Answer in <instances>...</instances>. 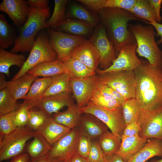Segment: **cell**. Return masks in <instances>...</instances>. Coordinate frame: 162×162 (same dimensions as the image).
I'll use <instances>...</instances> for the list:
<instances>
[{
  "label": "cell",
  "mask_w": 162,
  "mask_h": 162,
  "mask_svg": "<svg viewBox=\"0 0 162 162\" xmlns=\"http://www.w3.org/2000/svg\"><path fill=\"white\" fill-rule=\"evenodd\" d=\"M136 81V98L142 109L162 108V68L142 60L134 70Z\"/></svg>",
  "instance_id": "1"
},
{
  "label": "cell",
  "mask_w": 162,
  "mask_h": 162,
  "mask_svg": "<svg viewBox=\"0 0 162 162\" xmlns=\"http://www.w3.org/2000/svg\"><path fill=\"white\" fill-rule=\"evenodd\" d=\"M98 13L101 24L106 28L108 37L114 45L117 56L123 46L136 43L129 29L128 22L131 20H142L131 12L118 8H104Z\"/></svg>",
  "instance_id": "2"
},
{
  "label": "cell",
  "mask_w": 162,
  "mask_h": 162,
  "mask_svg": "<svg viewBox=\"0 0 162 162\" xmlns=\"http://www.w3.org/2000/svg\"><path fill=\"white\" fill-rule=\"evenodd\" d=\"M30 7L29 16L25 24L19 28L11 52H30L38 33L46 28V22L50 16V7L44 9Z\"/></svg>",
  "instance_id": "3"
},
{
  "label": "cell",
  "mask_w": 162,
  "mask_h": 162,
  "mask_svg": "<svg viewBox=\"0 0 162 162\" xmlns=\"http://www.w3.org/2000/svg\"><path fill=\"white\" fill-rule=\"evenodd\" d=\"M137 44L136 52L145 58L151 65L162 68V51L155 40L154 28L151 25L128 24Z\"/></svg>",
  "instance_id": "4"
},
{
  "label": "cell",
  "mask_w": 162,
  "mask_h": 162,
  "mask_svg": "<svg viewBox=\"0 0 162 162\" xmlns=\"http://www.w3.org/2000/svg\"><path fill=\"white\" fill-rule=\"evenodd\" d=\"M57 55L51 47L47 32L40 31L38 34L30 54L18 73L12 80L18 79L35 66L43 62L57 59Z\"/></svg>",
  "instance_id": "5"
},
{
  "label": "cell",
  "mask_w": 162,
  "mask_h": 162,
  "mask_svg": "<svg viewBox=\"0 0 162 162\" xmlns=\"http://www.w3.org/2000/svg\"><path fill=\"white\" fill-rule=\"evenodd\" d=\"M38 131L28 127L18 128L10 134L0 137V161L12 158L22 153L27 142Z\"/></svg>",
  "instance_id": "6"
},
{
  "label": "cell",
  "mask_w": 162,
  "mask_h": 162,
  "mask_svg": "<svg viewBox=\"0 0 162 162\" xmlns=\"http://www.w3.org/2000/svg\"><path fill=\"white\" fill-rule=\"evenodd\" d=\"M98 75L99 83L111 87L126 100L136 98V81L134 70H122Z\"/></svg>",
  "instance_id": "7"
},
{
  "label": "cell",
  "mask_w": 162,
  "mask_h": 162,
  "mask_svg": "<svg viewBox=\"0 0 162 162\" xmlns=\"http://www.w3.org/2000/svg\"><path fill=\"white\" fill-rule=\"evenodd\" d=\"M79 109L82 114H90L96 117L105 124L114 135L122 137L126 126L122 106L111 110L95 106L88 102L85 106Z\"/></svg>",
  "instance_id": "8"
},
{
  "label": "cell",
  "mask_w": 162,
  "mask_h": 162,
  "mask_svg": "<svg viewBox=\"0 0 162 162\" xmlns=\"http://www.w3.org/2000/svg\"><path fill=\"white\" fill-rule=\"evenodd\" d=\"M46 32L50 44L57 55V59L63 62L70 57L75 48L85 39L83 36H76L50 28Z\"/></svg>",
  "instance_id": "9"
},
{
  "label": "cell",
  "mask_w": 162,
  "mask_h": 162,
  "mask_svg": "<svg viewBox=\"0 0 162 162\" xmlns=\"http://www.w3.org/2000/svg\"><path fill=\"white\" fill-rule=\"evenodd\" d=\"M88 40L99 52L100 69L108 68L116 59L117 55L114 45L109 39L106 29L102 24L96 29Z\"/></svg>",
  "instance_id": "10"
},
{
  "label": "cell",
  "mask_w": 162,
  "mask_h": 162,
  "mask_svg": "<svg viewBox=\"0 0 162 162\" xmlns=\"http://www.w3.org/2000/svg\"><path fill=\"white\" fill-rule=\"evenodd\" d=\"M138 123L140 128V137L162 141V108L152 110L142 109Z\"/></svg>",
  "instance_id": "11"
},
{
  "label": "cell",
  "mask_w": 162,
  "mask_h": 162,
  "mask_svg": "<svg viewBox=\"0 0 162 162\" xmlns=\"http://www.w3.org/2000/svg\"><path fill=\"white\" fill-rule=\"evenodd\" d=\"M136 43L128 44L120 49L116 59L108 68L104 70L98 68L96 71L98 75L122 70H134L141 63L142 60L136 54Z\"/></svg>",
  "instance_id": "12"
},
{
  "label": "cell",
  "mask_w": 162,
  "mask_h": 162,
  "mask_svg": "<svg viewBox=\"0 0 162 162\" xmlns=\"http://www.w3.org/2000/svg\"><path fill=\"white\" fill-rule=\"evenodd\" d=\"M99 75L76 78H70V85L72 92L79 108L85 106L97 89Z\"/></svg>",
  "instance_id": "13"
},
{
  "label": "cell",
  "mask_w": 162,
  "mask_h": 162,
  "mask_svg": "<svg viewBox=\"0 0 162 162\" xmlns=\"http://www.w3.org/2000/svg\"><path fill=\"white\" fill-rule=\"evenodd\" d=\"M80 135L78 127L70 129L52 146L48 156L65 161L76 152Z\"/></svg>",
  "instance_id": "14"
},
{
  "label": "cell",
  "mask_w": 162,
  "mask_h": 162,
  "mask_svg": "<svg viewBox=\"0 0 162 162\" xmlns=\"http://www.w3.org/2000/svg\"><path fill=\"white\" fill-rule=\"evenodd\" d=\"M0 10L7 14L19 28L28 19L31 8L25 0H3L0 4Z\"/></svg>",
  "instance_id": "15"
},
{
  "label": "cell",
  "mask_w": 162,
  "mask_h": 162,
  "mask_svg": "<svg viewBox=\"0 0 162 162\" xmlns=\"http://www.w3.org/2000/svg\"><path fill=\"white\" fill-rule=\"evenodd\" d=\"M37 78V77L27 73L16 80L7 81L4 74H0V87L7 88L13 98L17 101L19 99H23Z\"/></svg>",
  "instance_id": "16"
},
{
  "label": "cell",
  "mask_w": 162,
  "mask_h": 162,
  "mask_svg": "<svg viewBox=\"0 0 162 162\" xmlns=\"http://www.w3.org/2000/svg\"><path fill=\"white\" fill-rule=\"evenodd\" d=\"M70 57L79 60L94 71L98 68L99 54L96 48L88 40H85L77 46L72 53Z\"/></svg>",
  "instance_id": "17"
},
{
  "label": "cell",
  "mask_w": 162,
  "mask_h": 162,
  "mask_svg": "<svg viewBox=\"0 0 162 162\" xmlns=\"http://www.w3.org/2000/svg\"><path fill=\"white\" fill-rule=\"evenodd\" d=\"M70 94H62L48 96L41 98L33 104L32 109L36 107L51 116L53 113H57L65 106L73 104Z\"/></svg>",
  "instance_id": "18"
},
{
  "label": "cell",
  "mask_w": 162,
  "mask_h": 162,
  "mask_svg": "<svg viewBox=\"0 0 162 162\" xmlns=\"http://www.w3.org/2000/svg\"><path fill=\"white\" fill-rule=\"evenodd\" d=\"M78 128L80 134L92 140H95L108 131V127L94 115L84 113L81 116Z\"/></svg>",
  "instance_id": "19"
},
{
  "label": "cell",
  "mask_w": 162,
  "mask_h": 162,
  "mask_svg": "<svg viewBox=\"0 0 162 162\" xmlns=\"http://www.w3.org/2000/svg\"><path fill=\"white\" fill-rule=\"evenodd\" d=\"M50 145L38 132L33 137L32 141L26 145V151L31 162L38 161L48 157L52 148Z\"/></svg>",
  "instance_id": "20"
},
{
  "label": "cell",
  "mask_w": 162,
  "mask_h": 162,
  "mask_svg": "<svg viewBox=\"0 0 162 162\" xmlns=\"http://www.w3.org/2000/svg\"><path fill=\"white\" fill-rule=\"evenodd\" d=\"M155 156L162 157V141L156 138L148 139L144 146L127 162H146Z\"/></svg>",
  "instance_id": "21"
},
{
  "label": "cell",
  "mask_w": 162,
  "mask_h": 162,
  "mask_svg": "<svg viewBox=\"0 0 162 162\" xmlns=\"http://www.w3.org/2000/svg\"><path fill=\"white\" fill-rule=\"evenodd\" d=\"M148 140L139 135L122 139L120 148L116 154L120 156L124 162H127L144 146Z\"/></svg>",
  "instance_id": "22"
},
{
  "label": "cell",
  "mask_w": 162,
  "mask_h": 162,
  "mask_svg": "<svg viewBox=\"0 0 162 162\" xmlns=\"http://www.w3.org/2000/svg\"><path fill=\"white\" fill-rule=\"evenodd\" d=\"M70 129L55 122L50 117L38 132L52 146Z\"/></svg>",
  "instance_id": "23"
},
{
  "label": "cell",
  "mask_w": 162,
  "mask_h": 162,
  "mask_svg": "<svg viewBox=\"0 0 162 162\" xmlns=\"http://www.w3.org/2000/svg\"><path fill=\"white\" fill-rule=\"evenodd\" d=\"M66 73L62 62L56 60L41 63L32 68L28 72L33 76L37 77H52L58 74Z\"/></svg>",
  "instance_id": "24"
},
{
  "label": "cell",
  "mask_w": 162,
  "mask_h": 162,
  "mask_svg": "<svg viewBox=\"0 0 162 162\" xmlns=\"http://www.w3.org/2000/svg\"><path fill=\"white\" fill-rule=\"evenodd\" d=\"M68 107L65 111L56 113L52 117L56 122L71 129L78 127L82 114L76 104Z\"/></svg>",
  "instance_id": "25"
},
{
  "label": "cell",
  "mask_w": 162,
  "mask_h": 162,
  "mask_svg": "<svg viewBox=\"0 0 162 162\" xmlns=\"http://www.w3.org/2000/svg\"><path fill=\"white\" fill-rule=\"evenodd\" d=\"M52 77L51 82L43 95L45 97L72 92L70 85L71 77L67 73H62Z\"/></svg>",
  "instance_id": "26"
},
{
  "label": "cell",
  "mask_w": 162,
  "mask_h": 162,
  "mask_svg": "<svg viewBox=\"0 0 162 162\" xmlns=\"http://www.w3.org/2000/svg\"><path fill=\"white\" fill-rule=\"evenodd\" d=\"M52 80V77L37 78L32 84L27 94L23 98V102L28 104L32 109V105L42 98Z\"/></svg>",
  "instance_id": "27"
},
{
  "label": "cell",
  "mask_w": 162,
  "mask_h": 162,
  "mask_svg": "<svg viewBox=\"0 0 162 162\" xmlns=\"http://www.w3.org/2000/svg\"><path fill=\"white\" fill-rule=\"evenodd\" d=\"M66 73L71 78H82L96 74V72L87 67L79 60L70 57L62 62Z\"/></svg>",
  "instance_id": "28"
},
{
  "label": "cell",
  "mask_w": 162,
  "mask_h": 162,
  "mask_svg": "<svg viewBox=\"0 0 162 162\" xmlns=\"http://www.w3.org/2000/svg\"><path fill=\"white\" fill-rule=\"evenodd\" d=\"M93 28L89 25L81 21L67 19L54 30L73 35L82 36L90 34Z\"/></svg>",
  "instance_id": "29"
},
{
  "label": "cell",
  "mask_w": 162,
  "mask_h": 162,
  "mask_svg": "<svg viewBox=\"0 0 162 162\" xmlns=\"http://www.w3.org/2000/svg\"><path fill=\"white\" fill-rule=\"evenodd\" d=\"M26 60L23 55L12 53L0 48V72L9 76V69L12 66L21 68Z\"/></svg>",
  "instance_id": "30"
},
{
  "label": "cell",
  "mask_w": 162,
  "mask_h": 162,
  "mask_svg": "<svg viewBox=\"0 0 162 162\" xmlns=\"http://www.w3.org/2000/svg\"><path fill=\"white\" fill-rule=\"evenodd\" d=\"M98 140L100 147L106 156L116 154L122 142L121 137L117 136L108 130Z\"/></svg>",
  "instance_id": "31"
},
{
  "label": "cell",
  "mask_w": 162,
  "mask_h": 162,
  "mask_svg": "<svg viewBox=\"0 0 162 162\" xmlns=\"http://www.w3.org/2000/svg\"><path fill=\"white\" fill-rule=\"evenodd\" d=\"M17 35L15 29L0 14V48L7 49L14 44Z\"/></svg>",
  "instance_id": "32"
},
{
  "label": "cell",
  "mask_w": 162,
  "mask_h": 162,
  "mask_svg": "<svg viewBox=\"0 0 162 162\" xmlns=\"http://www.w3.org/2000/svg\"><path fill=\"white\" fill-rule=\"evenodd\" d=\"M122 106L126 126L132 123L138 122L142 109L135 98L126 100L122 103Z\"/></svg>",
  "instance_id": "33"
},
{
  "label": "cell",
  "mask_w": 162,
  "mask_h": 162,
  "mask_svg": "<svg viewBox=\"0 0 162 162\" xmlns=\"http://www.w3.org/2000/svg\"><path fill=\"white\" fill-rule=\"evenodd\" d=\"M54 2V7L52 14L46 22L47 28L54 30L67 19L65 12L68 1L55 0Z\"/></svg>",
  "instance_id": "34"
},
{
  "label": "cell",
  "mask_w": 162,
  "mask_h": 162,
  "mask_svg": "<svg viewBox=\"0 0 162 162\" xmlns=\"http://www.w3.org/2000/svg\"><path fill=\"white\" fill-rule=\"evenodd\" d=\"M130 12L143 22H156L155 14L148 0H137Z\"/></svg>",
  "instance_id": "35"
},
{
  "label": "cell",
  "mask_w": 162,
  "mask_h": 162,
  "mask_svg": "<svg viewBox=\"0 0 162 162\" xmlns=\"http://www.w3.org/2000/svg\"><path fill=\"white\" fill-rule=\"evenodd\" d=\"M68 16L75 18L94 28L98 22L97 17L81 6L73 4L70 7Z\"/></svg>",
  "instance_id": "36"
},
{
  "label": "cell",
  "mask_w": 162,
  "mask_h": 162,
  "mask_svg": "<svg viewBox=\"0 0 162 162\" xmlns=\"http://www.w3.org/2000/svg\"><path fill=\"white\" fill-rule=\"evenodd\" d=\"M20 105L7 88L0 87V116L16 111Z\"/></svg>",
  "instance_id": "37"
},
{
  "label": "cell",
  "mask_w": 162,
  "mask_h": 162,
  "mask_svg": "<svg viewBox=\"0 0 162 162\" xmlns=\"http://www.w3.org/2000/svg\"><path fill=\"white\" fill-rule=\"evenodd\" d=\"M50 117L42 111L31 109L28 113V121L27 126L33 131H38Z\"/></svg>",
  "instance_id": "38"
},
{
  "label": "cell",
  "mask_w": 162,
  "mask_h": 162,
  "mask_svg": "<svg viewBox=\"0 0 162 162\" xmlns=\"http://www.w3.org/2000/svg\"><path fill=\"white\" fill-rule=\"evenodd\" d=\"M88 102L95 106L111 110L121 107L122 104L118 100L103 94L97 90Z\"/></svg>",
  "instance_id": "39"
},
{
  "label": "cell",
  "mask_w": 162,
  "mask_h": 162,
  "mask_svg": "<svg viewBox=\"0 0 162 162\" xmlns=\"http://www.w3.org/2000/svg\"><path fill=\"white\" fill-rule=\"evenodd\" d=\"M16 111L0 116V137L10 134L17 128L14 120Z\"/></svg>",
  "instance_id": "40"
},
{
  "label": "cell",
  "mask_w": 162,
  "mask_h": 162,
  "mask_svg": "<svg viewBox=\"0 0 162 162\" xmlns=\"http://www.w3.org/2000/svg\"><path fill=\"white\" fill-rule=\"evenodd\" d=\"M32 109L27 104L23 102L16 110L14 120L17 128L27 126L28 121V113Z\"/></svg>",
  "instance_id": "41"
},
{
  "label": "cell",
  "mask_w": 162,
  "mask_h": 162,
  "mask_svg": "<svg viewBox=\"0 0 162 162\" xmlns=\"http://www.w3.org/2000/svg\"><path fill=\"white\" fill-rule=\"evenodd\" d=\"M106 155L97 140H92L88 159L90 162H104Z\"/></svg>",
  "instance_id": "42"
},
{
  "label": "cell",
  "mask_w": 162,
  "mask_h": 162,
  "mask_svg": "<svg viewBox=\"0 0 162 162\" xmlns=\"http://www.w3.org/2000/svg\"><path fill=\"white\" fill-rule=\"evenodd\" d=\"M92 140L86 136L80 134L77 152L81 156L88 158Z\"/></svg>",
  "instance_id": "43"
},
{
  "label": "cell",
  "mask_w": 162,
  "mask_h": 162,
  "mask_svg": "<svg viewBox=\"0 0 162 162\" xmlns=\"http://www.w3.org/2000/svg\"><path fill=\"white\" fill-rule=\"evenodd\" d=\"M137 0H107L104 8H118L130 12Z\"/></svg>",
  "instance_id": "44"
},
{
  "label": "cell",
  "mask_w": 162,
  "mask_h": 162,
  "mask_svg": "<svg viewBox=\"0 0 162 162\" xmlns=\"http://www.w3.org/2000/svg\"><path fill=\"white\" fill-rule=\"evenodd\" d=\"M97 90L103 94L118 100L122 103L126 100L120 94L111 87L99 82Z\"/></svg>",
  "instance_id": "45"
},
{
  "label": "cell",
  "mask_w": 162,
  "mask_h": 162,
  "mask_svg": "<svg viewBox=\"0 0 162 162\" xmlns=\"http://www.w3.org/2000/svg\"><path fill=\"white\" fill-rule=\"evenodd\" d=\"M91 10L98 13L104 8L107 0H78Z\"/></svg>",
  "instance_id": "46"
},
{
  "label": "cell",
  "mask_w": 162,
  "mask_h": 162,
  "mask_svg": "<svg viewBox=\"0 0 162 162\" xmlns=\"http://www.w3.org/2000/svg\"><path fill=\"white\" fill-rule=\"evenodd\" d=\"M140 127L136 122H134L126 126L122 136V139L139 135Z\"/></svg>",
  "instance_id": "47"
},
{
  "label": "cell",
  "mask_w": 162,
  "mask_h": 162,
  "mask_svg": "<svg viewBox=\"0 0 162 162\" xmlns=\"http://www.w3.org/2000/svg\"><path fill=\"white\" fill-rule=\"evenodd\" d=\"M148 1L155 14L156 22L160 23L162 20L160 14L162 0H148Z\"/></svg>",
  "instance_id": "48"
},
{
  "label": "cell",
  "mask_w": 162,
  "mask_h": 162,
  "mask_svg": "<svg viewBox=\"0 0 162 162\" xmlns=\"http://www.w3.org/2000/svg\"><path fill=\"white\" fill-rule=\"evenodd\" d=\"M27 1L30 7L38 9H44L49 7V1L48 0H28Z\"/></svg>",
  "instance_id": "49"
},
{
  "label": "cell",
  "mask_w": 162,
  "mask_h": 162,
  "mask_svg": "<svg viewBox=\"0 0 162 162\" xmlns=\"http://www.w3.org/2000/svg\"><path fill=\"white\" fill-rule=\"evenodd\" d=\"M144 22L146 23L152 25L156 31L157 36L160 37V39L156 42L157 45H158L162 43V24L156 21L149 22L145 21Z\"/></svg>",
  "instance_id": "50"
},
{
  "label": "cell",
  "mask_w": 162,
  "mask_h": 162,
  "mask_svg": "<svg viewBox=\"0 0 162 162\" xmlns=\"http://www.w3.org/2000/svg\"><path fill=\"white\" fill-rule=\"evenodd\" d=\"M30 159L28 153H22L12 158L10 162H29Z\"/></svg>",
  "instance_id": "51"
},
{
  "label": "cell",
  "mask_w": 162,
  "mask_h": 162,
  "mask_svg": "<svg viewBox=\"0 0 162 162\" xmlns=\"http://www.w3.org/2000/svg\"><path fill=\"white\" fill-rule=\"evenodd\" d=\"M104 162H124L122 158L116 154L110 156L106 155Z\"/></svg>",
  "instance_id": "52"
},
{
  "label": "cell",
  "mask_w": 162,
  "mask_h": 162,
  "mask_svg": "<svg viewBox=\"0 0 162 162\" xmlns=\"http://www.w3.org/2000/svg\"><path fill=\"white\" fill-rule=\"evenodd\" d=\"M70 161V162H90L87 158L81 156L77 152L72 157Z\"/></svg>",
  "instance_id": "53"
},
{
  "label": "cell",
  "mask_w": 162,
  "mask_h": 162,
  "mask_svg": "<svg viewBox=\"0 0 162 162\" xmlns=\"http://www.w3.org/2000/svg\"><path fill=\"white\" fill-rule=\"evenodd\" d=\"M31 162H64L58 158L48 157L43 159Z\"/></svg>",
  "instance_id": "54"
},
{
  "label": "cell",
  "mask_w": 162,
  "mask_h": 162,
  "mask_svg": "<svg viewBox=\"0 0 162 162\" xmlns=\"http://www.w3.org/2000/svg\"><path fill=\"white\" fill-rule=\"evenodd\" d=\"M151 162H162V159H160L153 160Z\"/></svg>",
  "instance_id": "55"
},
{
  "label": "cell",
  "mask_w": 162,
  "mask_h": 162,
  "mask_svg": "<svg viewBox=\"0 0 162 162\" xmlns=\"http://www.w3.org/2000/svg\"><path fill=\"white\" fill-rule=\"evenodd\" d=\"M70 159H69L67 160H66L65 161H64V162H70Z\"/></svg>",
  "instance_id": "56"
},
{
  "label": "cell",
  "mask_w": 162,
  "mask_h": 162,
  "mask_svg": "<svg viewBox=\"0 0 162 162\" xmlns=\"http://www.w3.org/2000/svg\"><path fill=\"white\" fill-rule=\"evenodd\" d=\"M161 10H162V6L161 7Z\"/></svg>",
  "instance_id": "57"
},
{
  "label": "cell",
  "mask_w": 162,
  "mask_h": 162,
  "mask_svg": "<svg viewBox=\"0 0 162 162\" xmlns=\"http://www.w3.org/2000/svg\"><path fill=\"white\" fill-rule=\"evenodd\" d=\"M148 162V161H147V162Z\"/></svg>",
  "instance_id": "58"
}]
</instances>
